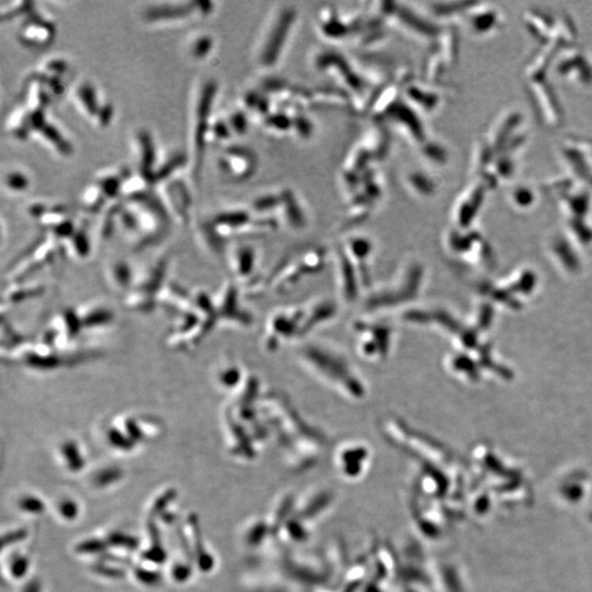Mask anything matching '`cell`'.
<instances>
[{
    "label": "cell",
    "instance_id": "cell-24",
    "mask_svg": "<svg viewBox=\"0 0 592 592\" xmlns=\"http://www.w3.org/2000/svg\"><path fill=\"white\" fill-rule=\"evenodd\" d=\"M33 4L30 1H11L7 6L1 7V20H13L17 18L25 17L30 11H32Z\"/></svg>",
    "mask_w": 592,
    "mask_h": 592
},
{
    "label": "cell",
    "instance_id": "cell-31",
    "mask_svg": "<svg viewBox=\"0 0 592 592\" xmlns=\"http://www.w3.org/2000/svg\"><path fill=\"white\" fill-rule=\"evenodd\" d=\"M175 497H177V493H175L173 489H171V491H167L166 493H164L163 495H161V496L155 501V503H154L153 508H152V518H154V517L156 516H159V514H163L165 509L171 505V501H173Z\"/></svg>",
    "mask_w": 592,
    "mask_h": 592
},
{
    "label": "cell",
    "instance_id": "cell-18",
    "mask_svg": "<svg viewBox=\"0 0 592 592\" xmlns=\"http://www.w3.org/2000/svg\"><path fill=\"white\" fill-rule=\"evenodd\" d=\"M35 116L25 106L16 109L8 118V133L19 141H25L35 135Z\"/></svg>",
    "mask_w": 592,
    "mask_h": 592
},
{
    "label": "cell",
    "instance_id": "cell-7",
    "mask_svg": "<svg viewBox=\"0 0 592 592\" xmlns=\"http://www.w3.org/2000/svg\"><path fill=\"white\" fill-rule=\"evenodd\" d=\"M354 347L361 360L380 365L390 359L395 345V327L381 319L362 317L352 326Z\"/></svg>",
    "mask_w": 592,
    "mask_h": 592
},
{
    "label": "cell",
    "instance_id": "cell-5",
    "mask_svg": "<svg viewBox=\"0 0 592 592\" xmlns=\"http://www.w3.org/2000/svg\"><path fill=\"white\" fill-rule=\"evenodd\" d=\"M329 254L321 246L307 247L288 254L266 274L264 291L276 295L290 293L302 282L321 273L328 264Z\"/></svg>",
    "mask_w": 592,
    "mask_h": 592
},
{
    "label": "cell",
    "instance_id": "cell-13",
    "mask_svg": "<svg viewBox=\"0 0 592 592\" xmlns=\"http://www.w3.org/2000/svg\"><path fill=\"white\" fill-rule=\"evenodd\" d=\"M216 166L218 171L225 177L235 181L245 180L254 171L256 159L254 154L247 148L228 146L216 158Z\"/></svg>",
    "mask_w": 592,
    "mask_h": 592
},
{
    "label": "cell",
    "instance_id": "cell-10",
    "mask_svg": "<svg viewBox=\"0 0 592 592\" xmlns=\"http://www.w3.org/2000/svg\"><path fill=\"white\" fill-rule=\"evenodd\" d=\"M55 37L56 29L52 20L37 9L23 18L17 30L18 41L27 49H47L54 42Z\"/></svg>",
    "mask_w": 592,
    "mask_h": 592
},
{
    "label": "cell",
    "instance_id": "cell-2",
    "mask_svg": "<svg viewBox=\"0 0 592 592\" xmlns=\"http://www.w3.org/2000/svg\"><path fill=\"white\" fill-rule=\"evenodd\" d=\"M338 313L339 304L327 297L276 309L266 319L262 331L264 350L273 354L291 343L299 345L335 321Z\"/></svg>",
    "mask_w": 592,
    "mask_h": 592
},
{
    "label": "cell",
    "instance_id": "cell-32",
    "mask_svg": "<svg viewBox=\"0 0 592 592\" xmlns=\"http://www.w3.org/2000/svg\"><path fill=\"white\" fill-rule=\"evenodd\" d=\"M29 569V560L25 556L17 555L11 560L10 564V574L13 577L20 579L23 578Z\"/></svg>",
    "mask_w": 592,
    "mask_h": 592
},
{
    "label": "cell",
    "instance_id": "cell-15",
    "mask_svg": "<svg viewBox=\"0 0 592 592\" xmlns=\"http://www.w3.org/2000/svg\"><path fill=\"white\" fill-rule=\"evenodd\" d=\"M345 254L360 268L361 271L368 276L369 279L373 280L372 264L373 252H374V245L372 240L362 235H352L348 237L345 242L340 245Z\"/></svg>",
    "mask_w": 592,
    "mask_h": 592
},
{
    "label": "cell",
    "instance_id": "cell-3",
    "mask_svg": "<svg viewBox=\"0 0 592 592\" xmlns=\"http://www.w3.org/2000/svg\"><path fill=\"white\" fill-rule=\"evenodd\" d=\"M261 408L269 424L272 436L276 434L284 445L302 447L304 454H317L327 441L326 434L306 419L291 398L281 392L272 390L264 392Z\"/></svg>",
    "mask_w": 592,
    "mask_h": 592
},
{
    "label": "cell",
    "instance_id": "cell-37",
    "mask_svg": "<svg viewBox=\"0 0 592 592\" xmlns=\"http://www.w3.org/2000/svg\"><path fill=\"white\" fill-rule=\"evenodd\" d=\"M27 536V531L25 529H19V530L13 531V532L7 533L3 538V545H13L15 543L20 542V541L25 540Z\"/></svg>",
    "mask_w": 592,
    "mask_h": 592
},
{
    "label": "cell",
    "instance_id": "cell-9",
    "mask_svg": "<svg viewBox=\"0 0 592 592\" xmlns=\"http://www.w3.org/2000/svg\"><path fill=\"white\" fill-rule=\"evenodd\" d=\"M214 4L210 1L154 3L144 8L142 17L147 25H177L211 15Z\"/></svg>",
    "mask_w": 592,
    "mask_h": 592
},
{
    "label": "cell",
    "instance_id": "cell-28",
    "mask_svg": "<svg viewBox=\"0 0 592 592\" xmlns=\"http://www.w3.org/2000/svg\"><path fill=\"white\" fill-rule=\"evenodd\" d=\"M226 118L227 122L230 124V128H232L233 134L235 133L237 135H242V134L246 133L247 125H248V123H247V113L245 114L242 111H235L228 114Z\"/></svg>",
    "mask_w": 592,
    "mask_h": 592
},
{
    "label": "cell",
    "instance_id": "cell-20",
    "mask_svg": "<svg viewBox=\"0 0 592 592\" xmlns=\"http://www.w3.org/2000/svg\"><path fill=\"white\" fill-rule=\"evenodd\" d=\"M214 49V39L206 33H197L187 39V54L195 61H203L210 56Z\"/></svg>",
    "mask_w": 592,
    "mask_h": 592
},
{
    "label": "cell",
    "instance_id": "cell-34",
    "mask_svg": "<svg viewBox=\"0 0 592 592\" xmlns=\"http://www.w3.org/2000/svg\"><path fill=\"white\" fill-rule=\"evenodd\" d=\"M94 572L99 574V575L104 576V577H110V578H121L123 577L124 574L125 572L123 570L120 569V568H114L110 567V566H106V564L104 562H100V564H96V565L92 567Z\"/></svg>",
    "mask_w": 592,
    "mask_h": 592
},
{
    "label": "cell",
    "instance_id": "cell-8",
    "mask_svg": "<svg viewBox=\"0 0 592 592\" xmlns=\"http://www.w3.org/2000/svg\"><path fill=\"white\" fill-rule=\"evenodd\" d=\"M296 19L292 7H281L266 25L264 35L257 51V62L261 67L274 66L283 52Z\"/></svg>",
    "mask_w": 592,
    "mask_h": 592
},
{
    "label": "cell",
    "instance_id": "cell-33",
    "mask_svg": "<svg viewBox=\"0 0 592 592\" xmlns=\"http://www.w3.org/2000/svg\"><path fill=\"white\" fill-rule=\"evenodd\" d=\"M20 508L23 509L25 512L33 513V514H39L42 513L45 509V505L39 498L35 496L23 497L19 502Z\"/></svg>",
    "mask_w": 592,
    "mask_h": 592
},
{
    "label": "cell",
    "instance_id": "cell-22",
    "mask_svg": "<svg viewBox=\"0 0 592 592\" xmlns=\"http://www.w3.org/2000/svg\"><path fill=\"white\" fill-rule=\"evenodd\" d=\"M148 532H149V536H151L152 546L151 548H148L143 553V558L149 560V562H155V564H163L167 558V554H166L165 550L161 545L159 530H158L153 520L148 522Z\"/></svg>",
    "mask_w": 592,
    "mask_h": 592
},
{
    "label": "cell",
    "instance_id": "cell-29",
    "mask_svg": "<svg viewBox=\"0 0 592 592\" xmlns=\"http://www.w3.org/2000/svg\"><path fill=\"white\" fill-rule=\"evenodd\" d=\"M122 477L121 469H116V467H110V469H102L97 474L96 481L97 485L100 487L109 486L114 481H118Z\"/></svg>",
    "mask_w": 592,
    "mask_h": 592
},
{
    "label": "cell",
    "instance_id": "cell-12",
    "mask_svg": "<svg viewBox=\"0 0 592 592\" xmlns=\"http://www.w3.org/2000/svg\"><path fill=\"white\" fill-rule=\"evenodd\" d=\"M157 195L169 214H173L181 223L189 221L192 197L187 185L180 179L173 177L157 185Z\"/></svg>",
    "mask_w": 592,
    "mask_h": 592
},
{
    "label": "cell",
    "instance_id": "cell-25",
    "mask_svg": "<svg viewBox=\"0 0 592 592\" xmlns=\"http://www.w3.org/2000/svg\"><path fill=\"white\" fill-rule=\"evenodd\" d=\"M62 452L64 454L65 460H66L67 467L70 471H78L84 469V459H82V454L79 452L78 448L74 442L65 443L63 445Z\"/></svg>",
    "mask_w": 592,
    "mask_h": 592
},
{
    "label": "cell",
    "instance_id": "cell-4",
    "mask_svg": "<svg viewBox=\"0 0 592 592\" xmlns=\"http://www.w3.org/2000/svg\"><path fill=\"white\" fill-rule=\"evenodd\" d=\"M426 271L417 260L402 262L388 281L375 284L361 302L363 317L381 319L414 307L424 289Z\"/></svg>",
    "mask_w": 592,
    "mask_h": 592
},
{
    "label": "cell",
    "instance_id": "cell-14",
    "mask_svg": "<svg viewBox=\"0 0 592 592\" xmlns=\"http://www.w3.org/2000/svg\"><path fill=\"white\" fill-rule=\"evenodd\" d=\"M137 173L143 175L146 180L154 185V175L157 171L158 154L155 140L147 130H138L134 137Z\"/></svg>",
    "mask_w": 592,
    "mask_h": 592
},
{
    "label": "cell",
    "instance_id": "cell-1",
    "mask_svg": "<svg viewBox=\"0 0 592 592\" xmlns=\"http://www.w3.org/2000/svg\"><path fill=\"white\" fill-rule=\"evenodd\" d=\"M294 355L301 368L343 400L358 404L368 398L370 392L366 381L333 345L307 339L295 345Z\"/></svg>",
    "mask_w": 592,
    "mask_h": 592
},
{
    "label": "cell",
    "instance_id": "cell-6",
    "mask_svg": "<svg viewBox=\"0 0 592 592\" xmlns=\"http://www.w3.org/2000/svg\"><path fill=\"white\" fill-rule=\"evenodd\" d=\"M217 86L213 80L203 82L197 88L193 99L190 122V154L187 161L191 175L195 179L200 177L206 152L207 135L212 121V109L216 96Z\"/></svg>",
    "mask_w": 592,
    "mask_h": 592
},
{
    "label": "cell",
    "instance_id": "cell-17",
    "mask_svg": "<svg viewBox=\"0 0 592 592\" xmlns=\"http://www.w3.org/2000/svg\"><path fill=\"white\" fill-rule=\"evenodd\" d=\"M35 136H37L39 140H42L47 146L52 148L53 151L58 155H72V143L68 141V138L65 136L62 130L54 122L51 121L47 116L43 121L42 125L39 126Z\"/></svg>",
    "mask_w": 592,
    "mask_h": 592
},
{
    "label": "cell",
    "instance_id": "cell-26",
    "mask_svg": "<svg viewBox=\"0 0 592 592\" xmlns=\"http://www.w3.org/2000/svg\"><path fill=\"white\" fill-rule=\"evenodd\" d=\"M108 544L118 546V548H125L128 550H137L140 546V541L133 536H128L125 533L113 532L108 536Z\"/></svg>",
    "mask_w": 592,
    "mask_h": 592
},
{
    "label": "cell",
    "instance_id": "cell-19",
    "mask_svg": "<svg viewBox=\"0 0 592 592\" xmlns=\"http://www.w3.org/2000/svg\"><path fill=\"white\" fill-rule=\"evenodd\" d=\"M189 523H190L193 536H195V556L197 565L203 572H210V569H212L213 565H214V560L210 554H207L204 546H203L199 520L195 514H191L190 518H189Z\"/></svg>",
    "mask_w": 592,
    "mask_h": 592
},
{
    "label": "cell",
    "instance_id": "cell-27",
    "mask_svg": "<svg viewBox=\"0 0 592 592\" xmlns=\"http://www.w3.org/2000/svg\"><path fill=\"white\" fill-rule=\"evenodd\" d=\"M106 545L108 544L104 541L99 540V538H90V540L79 543L76 550L80 554H104Z\"/></svg>",
    "mask_w": 592,
    "mask_h": 592
},
{
    "label": "cell",
    "instance_id": "cell-30",
    "mask_svg": "<svg viewBox=\"0 0 592 592\" xmlns=\"http://www.w3.org/2000/svg\"><path fill=\"white\" fill-rule=\"evenodd\" d=\"M134 572H135L136 578L146 586L158 585L161 580V574L158 572H154V570L146 569V568L143 567H136Z\"/></svg>",
    "mask_w": 592,
    "mask_h": 592
},
{
    "label": "cell",
    "instance_id": "cell-21",
    "mask_svg": "<svg viewBox=\"0 0 592 592\" xmlns=\"http://www.w3.org/2000/svg\"><path fill=\"white\" fill-rule=\"evenodd\" d=\"M80 203L87 212H98L110 202L106 199L104 191L101 190V187L94 181L85 187L80 195Z\"/></svg>",
    "mask_w": 592,
    "mask_h": 592
},
{
    "label": "cell",
    "instance_id": "cell-36",
    "mask_svg": "<svg viewBox=\"0 0 592 592\" xmlns=\"http://www.w3.org/2000/svg\"><path fill=\"white\" fill-rule=\"evenodd\" d=\"M192 569L187 564H177L173 567V577L175 581L185 582L190 578Z\"/></svg>",
    "mask_w": 592,
    "mask_h": 592
},
{
    "label": "cell",
    "instance_id": "cell-23",
    "mask_svg": "<svg viewBox=\"0 0 592 592\" xmlns=\"http://www.w3.org/2000/svg\"><path fill=\"white\" fill-rule=\"evenodd\" d=\"M30 185L29 175L20 169L8 171L4 177V187L10 195H23L29 190Z\"/></svg>",
    "mask_w": 592,
    "mask_h": 592
},
{
    "label": "cell",
    "instance_id": "cell-38",
    "mask_svg": "<svg viewBox=\"0 0 592 592\" xmlns=\"http://www.w3.org/2000/svg\"><path fill=\"white\" fill-rule=\"evenodd\" d=\"M23 592H41V585L37 580H31V581L25 586Z\"/></svg>",
    "mask_w": 592,
    "mask_h": 592
},
{
    "label": "cell",
    "instance_id": "cell-35",
    "mask_svg": "<svg viewBox=\"0 0 592 592\" xmlns=\"http://www.w3.org/2000/svg\"><path fill=\"white\" fill-rule=\"evenodd\" d=\"M59 512L66 520H74L78 514V507L76 502L69 499H65L58 507Z\"/></svg>",
    "mask_w": 592,
    "mask_h": 592
},
{
    "label": "cell",
    "instance_id": "cell-16",
    "mask_svg": "<svg viewBox=\"0 0 592 592\" xmlns=\"http://www.w3.org/2000/svg\"><path fill=\"white\" fill-rule=\"evenodd\" d=\"M370 451L361 442H347L339 448L337 461L341 471H353L362 469L363 464L368 461Z\"/></svg>",
    "mask_w": 592,
    "mask_h": 592
},
{
    "label": "cell",
    "instance_id": "cell-11",
    "mask_svg": "<svg viewBox=\"0 0 592 592\" xmlns=\"http://www.w3.org/2000/svg\"><path fill=\"white\" fill-rule=\"evenodd\" d=\"M74 99L77 106L84 116L94 122L98 128H104L110 124L113 118V106L109 101L99 99L98 90L90 82H82L77 85L74 90Z\"/></svg>",
    "mask_w": 592,
    "mask_h": 592
}]
</instances>
